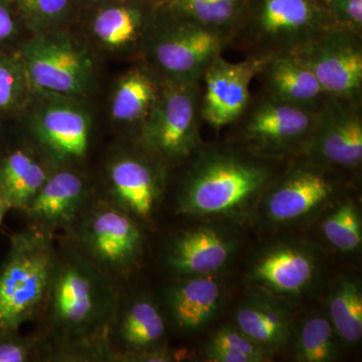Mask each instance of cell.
Here are the masks:
<instances>
[{"label":"cell","instance_id":"1","mask_svg":"<svg viewBox=\"0 0 362 362\" xmlns=\"http://www.w3.org/2000/svg\"><path fill=\"white\" fill-rule=\"evenodd\" d=\"M118 309V295L111 279L76 250L59 256L44 308L47 327L61 347L59 358H111L109 337Z\"/></svg>","mask_w":362,"mask_h":362},{"label":"cell","instance_id":"2","mask_svg":"<svg viewBox=\"0 0 362 362\" xmlns=\"http://www.w3.org/2000/svg\"><path fill=\"white\" fill-rule=\"evenodd\" d=\"M285 159L252 153L228 140L199 145L187 160L180 187L181 211L194 216L228 213L270 187Z\"/></svg>","mask_w":362,"mask_h":362},{"label":"cell","instance_id":"3","mask_svg":"<svg viewBox=\"0 0 362 362\" xmlns=\"http://www.w3.org/2000/svg\"><path fill=\"white\" fill-rule=\"evenodd\" d=\"M333 26L319 0H246L230 49L259 59L294 56Z\"/></svg>","mask_w":362,"mask_h":362},{"label":"cell","instance_id":"4","mask_svg":"<svg viewBox=\"0 0 362 362\" xmlns=\"http://www.w3.org/2000/svg\"><path fill=\"white\" fill-rule=\"evenodd\" d=\"M16 123L52 168H86L99 113L95 100L33 89Z\"/></svg>","mask_w":362,"mask_h":362},{"label":"cell","instance_id":"5","mask_svg":"<svg viewBox=\"0 0 362 362\" xmlns=\"http://www.w3.org/2000/svg\"><path fill=\"white\" fill-rule=\"evenodd\" d=\"M33 89L97 99L104 66L73 28L30 35L20 47Z\"/></svg>","mask_w":362,"mask_h":362},{"label":"cell","instance_id":"6","mask_svg":"<svg viewBox=\"0 0 362 362\" xmlns=\"http://www.w3.org/2000/svg\"><path fill=\"white\" fill-rule=\"evenodd\" d=\"M56 258L49 233L32 228L11 235L0 266V329L18 330L42 311Z\"/></svg>","mask_w":362,"mask_h":362},{"label":"cell","instance_id":"7","mask_svg":"<svg viewBox=\"0 0 362 362\" xmlns=\"http://www.w3.org/2000/svg\"><path fill=\"white\" fill-rule=\"evenodd\" d=\"M232 33L175 16L159 6L143 61L165 80L202 81L207 66L230 49Z\"/></svg>","mask_w":362,"mask_h":362},{"label":"cell","instance_id":"8","mask_svg":"<svg viewBox=\"0 0 362 362\" xmlns=\"http://www.w3.org/2000/svg\"><path fill=\"white\" fill-rule=\"evenodd\" d=\"M160 4L148 0H95L78 11L74 30L103 61L142 59Z\"/></svg>","mask_w":362,"mask_h":362},{"label":"cell","instance_id":"9","mask_svg":"<svg viewBox=\"0 0 362 362\" xmlns=\"http://www.w3.org/2000/svg\"><path fill=\"white\" fill-rule=\"evenodd\" d=\"M202 81L165 80L156 108L138 139L169 169L183 163L202 144Z\"/></svg>","mask_w":362,"mask_h":362},{"label":"cell","instance_id":"10","mask_svg":"<svg viewBox=\"0 0 362 362\" xmlns=\"http://www.w3.org/2000/svg\"><path fill=\"white\" fill-rule=\"evenodd\" d=\"M170 169L136 140L116 139L107 150L99 180L104 199L136 221H148L168 180Z\"/></svg>","mask_w":362,"mask_h":362},{"label":"cell","instance_id":"11","mask_svg":"<svg viewBox=\"0 0 362 362\" xmlns=\"http://www.w3.org/2000/svg\"><path fill=\"white\" fill-rule=\"evenodd\" d=\"M317 113L272 99L259 90L230 124V141L259 156L295 158L303 153Z\"/></svg>","mask_w":362,"mask_h":362},{"label":"cell","instance_id":"12","mask_svg":"<svg viewBox=\"0 0 362 362\" xmlns=\"http://www.w3.org/2000/svg\"><path fill=\"white\" fill-rule=\"evenodd\" d=\"M75 226L77 251L110 278L129 271L141 255L137 221L104 197L86 207Z\"/></svg>","mask_w":362,"mask_h":362},{"label":"cell","instance_id":"13","mask_svg":"<svg viewBox=\"0 0 362 362\" xmlns=\"http://www.w3.org/2000/svg\"><path fill=\"white\" fill-rule=\"evenodd\" d=\"M301 156L338 173L361 168L362 99L327 97Z\"/></svg>","mask_w":362,"mask_h":362},{"label":"cell","instance_id":"14","mask_svg":"<svg viewBox=\"0 0 362 362\" xmlns=\"http://www.w3.org/2000/svg\"><path fill=\"white\" fill-rule=\"evenodd\" d=\"M294 56L328 97L362 99V33L333 26Z\"/></svg>","mask_w":362,"mask_h":362},{"label":"cell","instance_id":"15","mask_svg":"<svg viewBox=\"0 0 362 362\" xmlns=\"http://www.w3.org/2000/svg\"><path fill=\"white\" fill-rule=\"evenodd\" d=\"M164 78L143 59L129 63L108 86L104 116L117 139L137 140L156 108Z\"/></svg>","mask_w":362,"mask_h":362},{"label":"cell","instance_id":"16","mask_svg":"<svg viewBox=\"0 0 362 362\" xmlns=\"http://www.w3.org/2000/svg\"><path fill=\"white\" fill-rule=\"evenodd\" d=\"M339 173L304 156L292 158L271 185L267 201L269 216L286 223L310 213L329 199Z\"/></svg>","mask_w":362,"mask_h":362},{"label":"cell","instance_id":"17","mask_svg":"<svg viewBox=\"0 0 362 362\" xmlns=\"http://www.w3.org/2000/svg\"><path fill=\"white\" fill-rule=\"evenodd\" d=\"M264 61L246 56L232 63L223 54L216 57L202 78V122L216 130L230 126L249 103L250 87Z\"/></svg>","mask_w":362,"mask_h":362},{"label":"cell","instance_id":"18","mask_svg":"<svg viewBox=\"0 0 362 362\" xmlns=\"http://www.w3.org/2000/svg\"><path fill=\"white\" fill-rule=\"evenodd\" d=\"M92 188L86 168H54L25 213L33 228L49 235L71 230L89 204Z\"/></svg>","mask_w":362,"mask_h":362},{"label":"cell","instance_id":"19","mask_svg":"<svg viewBox=\"0 0 362 362\" xmlns=\"http://www.w3.org/2000/svg\"><path fill=\"white\" fill-rule=\"evenodd\" d=\"M54 169L14 121L0 149V194L9 209L25 211Z\"/></svg>","mask_w":362,"mask_h":362},{"label":"cell","instance_id":"20","mask_svg":"<svg viewBox=\"0 0 362 362\" xmlns=\"http://www.w3.org/2000/svg\"><path fill=\"white\" fill-rule=\"evenodd\" d=\"M256 78L259 92L307 110H319L328 97L310 68L293 54L265 59Z\"/></svg>","mask_w":362,"mask_h":362},{"label":"cell","instance_id":"21","mask_svg":"<svg viewBox=\"0 0 362 362\" xmlns=\"http://www.w3.org/2000/svg\"><path fill=\"white\" fill-rule=\"evenodd\" d=\"M233 249L232 240L218 230L197 228L175 240L168 261L173 270L182 275H211L226 265Z\"/></svg>","mask_w":362,"mask_h":362},{"label":"cell","instance_id":"22","mask_svg":"<svg viewBox=\"0 0 362 362\" xmlns=\"http://www.w3.org/2000/svg\"><path fill=\"white\" fill-rule=\"evenodd\" d=\"M221 300V289L211 275L194 276L173 286L168 303L178 327L197 330L216 315Z\"/></svg>","mask_w":362,"mask_h":362},{"label":"cell","instance_id":"23","mask_svg":"<svg viewBox=\"0 0 362 362\" xmlns=\"http://www.w3.org/2000/svg\"><path fill=\"white\" fill-rule=\"evenodd\" d=\"M112 327H115L116 337L125 349L116 356V361L124 354L151 349L165 334L163 317L156 305L148 299L131 302L122 313L117 309Z\"/></svg>","mask_w":362,"mask_h":362},{"label":"cell","instance_id":"24","mask_svg":"<svg viewBox=\"0 0 362 362\" xmlns=\"http://www.w3.org/2000/svg\"><path fill=\"white\" fill-rule=\"evenodd\" d=\"M314 263L306 252L281 247L267 252L254 269L255 280L281 293L301 292L313 278Z\"/></svg>","mask_w":362,"mask_h":362},{"label":"cell","instance_id":"25","mask_svg":"<svg viewBox=\"0 0 362 362\" xmlns=\"http://www.w3.org/2000/svg\"><path fill=\"white\" fill-rule=\"evenodd\" d=\"M238 328L264 347H278L290 337V320L284 311L264 302L240 307L235 315Z\"/></svg>","mask_w":362,"mask_h":362},{"label":"cell","instance_id":"26","mask_svg":"<svg viewBox=\"0 0 362 362\" xmlns=\"http://www.w3.org/2000/svg\"><path fill=\"white\" fill-rule=\"evenodd\" d=\"M33 90L20 49L0 52V119L18 120Z\"/></svg>","mask_w":362,"mask_h":362},{"label":"cell","instance_id":"27","mask_svg":"<svg viewBox=\"0 0 362 362\" xmlns=\"http://www.w3.org/2000/svg\"><path fill=\"white\" fill-rule=\"evenodd\" d=\"M30 35L73 28L78 8L74 0H13Z\"/></svg>","mask_w":362,"mask_h":362},{"label":"cell","instance_id":"28","mask_svg":"<svg viewBox=\"0 0 362 362\" xmlns=\"http://www.w3.org/2000/svg\"><path fill=\"white\" fill-rule=\"evenodd\" d=\"M246 0H166L162 8L175 16L228 30L239 18Z\"/></svg>","mask_w":362,"mask_h":362},{"label":"cell","instance_id":"29","mask_svg":"<svg viewBox=\"0 0 362 362\" xmlns=\"http://www.w3.org/2000/svg\"><path fill=\"white\" fill-rule=\"evenodd\" d=\"M332 325L339 337L356 343L362 337V294L356 283L343 282L330 298Z\"/></svg>","mask_w":362,"mask_h":362},{"label":"cell","instance_id":"30","mask_svg":"<svg viewBox=\"0 0 362 362\" xmlns=\"http://www.w3.org/2000/svg\"><path fill=\"white\" fill-rule=\"evenodd\" d=\"M300 361L328 362L334 361L337 349L334 341L332 324L317 316L309 319L302 327L298 340Z\"/></svg>","mask_w":362,"mask_h":362},{"label":"cell","instance_id":"31","mask_svg":"<svg viewBox=\"0 0 362 362\" xmlns=\"http://www.w3.org/2000/svg\"><path fill=\"white\" fill-rule=\"evenodd\" d=\"M322 230L326 239L340 251L351 252L361 247V216L351 202H344L333 211L324 221Z\"/></svg>","mask_w":362,"mask_h":362},{"label":"cell","instance_id":"32","mask_svg":"<svg viewBox=\"0 0 362 362\" xmlns=\"http://www.w3.org/2000/svg\"><path fill=\"white\" fill-rule=\"evenodd\" d=\"M30 35L13 0H0V52L20 49Z\"/></svg>","mask_w":362,"mask_h":362},{"label":"cell","instance_id":"33","mask_svg":"<svg viewBox=\"0 0 362 362\" xmlns=\"http://www.w3.org/2000/svg\"><path fill=\"white\" fill-rule=\"evenodd\" d=\"M40 339L37 337H23L18 330L0 329V362H26L39 356Z\"/></svg>","mask_w":362,"mask_h":362},{"label":"cell","instance_id":"34","mask_svg":"<svg viewBox=\"0 0 362 362\" xmlns=\"http://www.w3.org/2000/svg\"><path fill=\"white\" fill-rule=\"evenodd\" d=\"M335 28L362 33V0H319Z\"/></svg>","mask_w":362,"mask_h":362},{"label":"cell","instance_id":"35","mask_svg":"<svg viewBox=\"0 0 362 362\" xmlns=\"http://www.w3.org/2000/svg\"><path fill=\"white\" fill-rule=\"evenodd\" d=\"M211 344L220 345L239 351L240 354L252 357L255 362L264 361L266 356L265 347L245 334L239 328L225 326L216 331L211 339Z\"/></svg>","mask_w":362,"mask_h":362},{"label":"cell","instance_id":"36","mask_svg":"<svg viewBox=\"0 0 362 362\" xmlns=\"http://www.w3.org/2000/svg\"><path fill=\"white\" fill-rule=\"evenodd\" d=\"M207 356L211 361L216 362H255L252 357L246 354H240L226 347L220 345L211 344L209 343L207 349Z\"/></svg>","mask_w":362,"mask_h":362},{"label":"cell","instance_id":"37","mask_svg":"<svg viewBox=\"0 0 362 362\" xmlns=\"http://www.w3.org/2000/svg\"><path fill=\"white\" fill-rule=\"evenodd\" d=\"M13 122H8V121L0 119V149L4 146L7 138L11 134V128H13Z\"/></svg>","mask_w":362,"mask_h":362},{"label":"cell","instance_id":"38","mask_svg":"<svg viewBox=\"0 0 362 362\" xmlns=\"http://www.w3.org/2000/svg\"><path fill=\"white\" fill-rule=\"evenodd\" d=\"M8 211L9 207L7 206L4 197H2L1 194H0V226H1L2 221H4V216H6V214Z\"/></svg>","mask_w":362,"mask_h":362},{"label":"cell","instance_id":"39","mask_svg":"<svg viewBox=\"0 0 362 362\" xmlns=\"http://www.w3.org/2000/svg\"><path fill=\"white\" fill-rule=\"evenodd\" d=\"M74 1L77 4L78 11H80L81 9L84 8V7L87 6L88 4H92L95 0H74Z\"/></svg>","mask_w":362,"mask_h":362},{"label":"cell","instance_id":"40","mask_svg":"<svg viewBox=\"0 0 362 362\" xmlns=\"http://www.w3.org/2000/svg\"><path fill=\"white\" fill-rule=\"evenodd\" d=\"M148 1L154 2L156 4H162L163 2H165L166 0H148Z\"/></svg>","mask_w":362,"mask_h":362}]
</instances>
